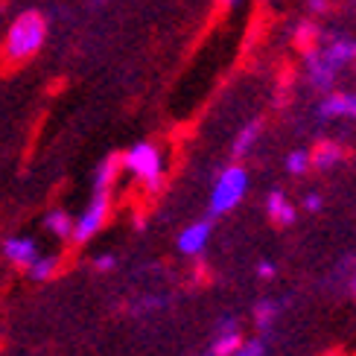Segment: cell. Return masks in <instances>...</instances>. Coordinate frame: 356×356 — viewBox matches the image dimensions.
Here are the masks:
<instances>
[{
    "instance_id": "obj_13",
    "label": "cell",
    "mask_w": 356,
    "mask_h": 356,
    "mask_svg": "<svg viewBox=\"0 0 356 356\" xmlns=\"http://www.w3.org/2000/svg\"><path fill=\"white\" fill-rule=\"evenodd\" d=\"M280 313H284V301L280 298H260L254 304V327H257V333H272Z\"/></svg>"
},
{
    "instance_id": "obj_22",
    "label": "cell",
    "mask_w": 356,
    "mask_h": 356,
    "mask_svg": "<svg viewBox=\"0 0 356 356\" xmlns=\"http://www.w3.org/2000/svg\"><path fill=\"white\" fill-rule=\"evenodd\" d=\"M91 266H94V272L108 275V272H114V269H117V257L111 254V251H102V254H97V257L91 260Z\"/></svg>"
},
{
    "instance_id": "obj_9",
    "label": "cell",
    "mask_w": 356,
    "mask_h": 356,
    "mask_svg": "<svg viewBox=\"0 0 356 356\" xmlns=\"http://www.w3.org/2000/svg\"><path fill=\"white\" fill-rule=\"evenodd\" d=\"M0 251H3V257L12 263V266H18V269H29L33 266V260L41 254V248L38 243L33 240V236H24V234H12L3 240V245H0Z\"/></svg>"
},
{
    "instance_id": "obj_14",
    "label": "cell",
    "mask_w": 356,
    "mask_h": 356,
    "mask_svg": "<svg viewBox=\"0 0 356 356\" xmlns=\"http://www.w3.org/2000/svg\"><path fill=\"white\" fill-rule=\"evenodd\" d=\"M73 213H67L65 207H53V211H47V216H44V228H47L56 240H70L73 236Z\"/></svg>"
},
{
    "instance_id": "obj_8",
    "label": "cell",
    "mask_w": 356,
    "mask_h": 356,
    "mask_svg": "<svg viewBox=\"0 0 356 356\" xmlns=\"http://www.w3.org/2000/svg\"><path fill=\"white\" fill-rule=\"evenodd\" d=\"M243 342V333H240V318L234 313H225L213 321V342L207 348L211 356H234L236 348Z\"/></svg>"
},
{
    "instance_id": "obj_6",
    "label": "cell",
    "mask_w": 356,
    "mask_h": 356,
    "mask_svg": "<svg viewBox=\"0 0 356 356\" xmlns=\"http://www.w3.org/2000/svg\"><path fill=\"white\" fill-rule=\"evenodd\" d=\"M211 236H213V219L204 216V219H193L190 225H184L175 236V248L181 257H199L211 245Z\"/></svg>"
},
{
    "instance_id": "obj_25",
    "label": "cell",
    "mask_w": 356,
    "mask_h": 356,
    "mask_svg": "<svg viewBox=\"0 0 356 356\" xmlns=\"http://www.w3.org/2000/svg\"><path fill=\"white\" fill-rule=\"evenodd\" d=\"M307 9L313 15H327L330 12V3L327 0H307Z\"/></svg>"
},
{
    "instance_id": "obj_26",
    "label": "cell",
    "mask_w": 356,
    "mask_h": 356,
    "mask_svg": "<svg viewBox=\"0 0 356 356\" xmlns=\"http://www.w3.org/2000/svg\"><path fill=\"white\" fill-rule=\"evenodd\" d=\"M222 3H225L228 9H240V6H243V0H222Z\"/></svg>"
},
{
    "instance_id": "obj_27",
    "label": "cell",
    "mask_w": 356,
    "mask_h": 356,
    "mask_svg": "<svg viewBox=\"0 0 356 356\" xmlns=\"http://www.w3.org/2000/svg\"><path fill=\"white\" fill-rule=\"evenodd\" d=\"M202 356H211V353H202Z\"/></svg>"
},
{
    "instance_id": "obj_5",
    "label": "cell",
    "mask_w": 356,
    "mask_h": 356,
    "mask_svg": "<svg viewBox=\"0 0 356 356\" xmlns=\"http://www.w3.org/2000/svg\"><path fill=\"white\" fill-rule=\"evenodd\" d=\"M111 213V190H94V196L88 199V204L82 207V213L73 219V243H91L94 236L102 231L106 219Z\"/></svg>"
},
{
    "instance_id": "obj_1",
    "label": "cell",
    "mask_w": 356,
    "mask_h": 356,
    "mask_svg": "<svg viewBox=\"0 0 356 356\" xmlns=\"http://www.w3.org/2000/svg\"><path fill=\"white\" fill-rule=\"evenodd\" d=\"M356 62V38L330 33L304 50V76L316 94H327L336 88L339 73H345Z\"/></svg>"
},
{
    "instance_id": "obj_17",
    "label": "cell",
    "mask_w": 356,
    "mask_h": 356,
    "mask_svg": "<svg viewBox=\"0 0 356 356\" xmlns=\"http://www.w3.org/2000/svg\"><path fill=\"white\" fill-rule=\"evenodd\" d=\"M56 272H58V257L56 254H44V251L33 260V266L26 269L29 280H35V284H47V280L56 277Z\"/></svg>"
},
{
    "instance_id": "obj_23",
    "label": "cell",
    "mask_w": 356,
    "mask_h": 356,
    "mask_svg": "<svg viewBox=\"0 0 356 356\" xmlns=\"http://www.w3.org/2000/svg\"><path fill=\"white\" fill-rule=\"evenodd\" d=\"M304 211L307 213H321L324 211V196L318 190H309L307 196H304Z\"/></svg>"
},
{
    "instance_id": "obj_2",
    "label": "cell",
    "mask_w": 356,
    "mask_h": 356,
    "mask_svg": "<svg viewBox=\"0 0 356 356\" xmlns=\"http://www.w3.org/2000/svg\"><path fill=\"white\" fill-rule=\"evenodd\" d=\"M47 35H50L47 18H44L38 9H24V12L15 15L9 29H6L3 56L9 58V62H15V65L29 62V58H35L44 50Z\"/></svg>"
},
{
    "instance_id": "obj_15",
    "label": "cell",
    "mask_w": 356,
    "mask_h": 356,
    "mask_svg": "<svg viewBox=\"0 0 356 356\" xmlns=\"http://www.w3.org/2000/svg\"><path fill=\"white\" fill-rule=\"evenodd\" d=\"M284 170L292 175V178H301L313 170V152L307 149V146H295L284 155Z\"/></svg>"
},
{
    "instance_id": "obj_21",
    "label": "cell",
    "mask_w": 356,
    "mask_h": 356,
    "mask_svg": "<svg viewBox=\"0 0 356 356\" xmlns=\"http://www.w3.org/2000/svg\"><path fill=\"white\" fill-rule=\"evenodd\" d=\"M336 275H339V280H342L345 292L356 298V257H345L342 263H339Z\"/></svg>"
},
{
    "instance_id": "obj_3",
    "label": "cell",
    "mask_w": 356,
    "mask_h": 356,
    "mask_svg": "<svg viewBox=\"0 0 356 356\" xmlns=\"http://www.w3.org/2000/svg\"><path fill=\"white\" fill-rule=\"evenodd\" d=\"M248 187H251V175L243 167V161H231L225 164L211 184V196H207V216L219 219V216H228L231 211L243 204V199L248 196Z\"/></svg>"
},
{
    "instance_id": "obj_11",
    "label": "cell",
    "mask_w": 356,
    "mask_h": 356,
    "mask_svg": "<svg viewBox=\"0 0 356 356\" xmlns=\"http://www.w3.org/2000/svg\"><path fill=\"white\" fill-rule=\"evenodd\" d=\"M260 138H263V123L260 120H248L245 126H240L234 140H231V158L234 161L248 158L251 152H254V146L260 143Z\"/></svg>"
},
{
    "instance_id": "obj_16",
    "label": "cell",
    "mask_w": 356,
    "mask_h": 356,
    "mask_svg": "<svg viewBox=\"0 0 356 356\" xmlns=\"http://www.w3.org/2000/svg\"><path fill=\"white\" fill-rule=\"evenodd\" d=\"M117 175H120V155H108L94 170V190H111Z\"/></svg>"
},
{
    "instance_id": "obj_4",
    "label": "cell",
    "mask_w": 356,
    "mask_h": 356,
    "mask_svg": "<svg viewBox=\"0 0 356 356\" xmlns=\"http://www.w3.org/2000/svg\"><path fill=\"white\" fill-rule=\"evenodd\" d=\"M120 170L135 178L143 190L155 193V190H161L164 175H167L164 152H161V146L152 140H138L120 155Z\"/></svg>"
},
{
    "instance_id": "obj_19",
    "label": "cell",
    "mask_w": 356,
    "mask_h": 356,
    "mask_svg": "<svg viewBox=\"0 0 356 356\" xmlns=\"http://www.w3.org/2000/svg\"><path fill=\"white\" fill-rule=\"evenodd\" d=\"M321 38V29L313 18H307V21H298V26H295V41L304 44V47H313V44Z\"/></svg>"
},
{
    "instance_id": "obj_24",
    "label": "cell",
    "mask_w": 356,
    "mask_h": 356,
    "mask_svg": "<svg viewBox=\"0 0 356 356\" xmlns=\"http://www.w3.org/2000/svg\"><path fill=\"white\" fill-rule=\"evenodd\" d=\"M254 272H257L260 280H275V277H277V263H275V260H260V263L254 266Z\"/></svg>"
},
{
    "instance_id": "obj_10",
    "label": "cell",
    "mask_w": 356,
    "mask_h": 356,
    "mask_svg": "<svg viewBox=\"0 0 356 356\" xmlns=\"http://www.w3.org/2000/svg\"><path fill=\"white\" fill-rule=\"evenodd\" d=\"M266 213H269L275 225L289 228V225H295V219H298V207L292 204V199L280 187H272L266 193Z\"/></svg>"
},
{
    "instance_id": "obj_12",
    "label": "cell",
    "mask_w": 356,
    "mask_h": 356,
    "mask_svg": "<svg viewBox=\"0 0 356 356\" xmlns=\"http://www.w3.org/2000/svg\"><path fill=\"white\" fill-rule=\"evenodd\" d=\"M309 152H313V170H321V172H330L345 161V146L339 140H321Z\"/></svg>"
},
{
    "instance_id": "obj_20",
    "label": "cell",
    "mask_w": 356,
    "mask_h": 356,
    "mask_svg": "<svg viewBox=\"0 0 356 356\" xmlns=\"http://www.w3.org/2000/svg\"><path fill=\"white\" fill-rule=\"evenodd\" d=\"M164 307H167L164 295H143V298L135 301V309H131V313H135V316H155Z\"/></svg>"
},
{
    "instance_id": "obj_18",
    "label": "cell",
    "mask_w": 356,
    "mask_h": 356,
    "mask_svg": "<svg viewBox=\"0 0 356 356\" xmlns=\"http://www.w3.org/2000/svg\"><path fill=\"white\" fill-rule=\"evenodd\" d=\"M269 339L272 333H257L251 339H243L234 356H269Z\"/></svg>"
},
{
    "instance_id": "obj_7",
    "label": "cell",
    "mask_w": 356,
    "mask_h": 356,
    "mask_svg": "<svg viewBox=\"0 0 356 356\" xmlns=\"http://www.w3.org/2000/svg\"><path fill=\"white\" fill-rule=\"evenodd\" d=\"M316 120L336 123V120H356V91H327L316 102Z\"/></svg>"
}]
</instances>
